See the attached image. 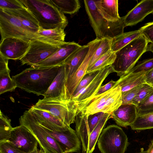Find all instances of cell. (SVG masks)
<instances>
[{"label":"cell","mask_w":153,"mask_h":153,"mask_svg":"<svg viewBox=\"0 0 153 153\" xmlns=\"http://www.w3.org/2000/svg\"><path fill=\"white\" fill-rule=\"evenodd\" d=\"M84 2L86 11L96 39H113L124 33V29L126 26L123 22V17L116 22L108 21L98 11L94 0H84Z\"/></svg>","instance_id":"277c9868"},{"label":"cell","mask_w":153,"mask_h":153,"mask_svg":"<svg viewBox=\"0 0 153 153\" xmlns=\"http://www.w3.org/2000/svg\"><path fill=\"white\" fill-rule=\"evenodd\" d=\"M139 29L148 42L153 44V22L146 24Z\"/></svg>","instance_id":"60d3db41"},{"label":"cell","mask_w":153,"mask_h":153,"mask_svg":"<svg viewBox=\"0 0 153 153\" xmlns=\"http://www.w3.org/2000/svg\"><path fill=\"white\" fill-rule=\"evenodd\" d=\"M141 35L140 29L123 33L113 39L111 51L117 52Z\"/></svg>","instance_id":"484cf974"},{"label":"cell","mask_w":153,"mask_h":153,"mask_svg":"<svg viewBox=\"0 0 153 153\" xmlns=\"http://www.w3.org/2000/svg\"><path fill=\"white\" fill-rule=\"evenodd\" d=\"M116 52L111 50L99 59L90 68L87 69L86 74L99 71L103 68L111 65L114 62L116 58Z\"/></svg>","instance_id":"83f0119b"},{"label":"cell","mask_w":153,"mask_h":153,"mask_svg":"<svg viewBox=\"0 0 153 153\" xmlns=\"http://www.w3.org/2000/svg\"><path fill=\"white\" fill-rule=\"evenodd\" d=\"M13 128L10 120L0 110V142L8 140Z\"/></svg>","instance_id":"836d02e7"},{"label":"cell","mask_w":153,"mask_h":153,"mask_svg":"<svg viewBox=\"0 0 153 153\" xmlns=\"http://www.w3.org/2000/svg\"><path fill=\"white\" fill-rule=\"evenodd\" d=\"M8 140L24 153L34 151L37 148L38 144L33 134L22 125L13 128Z\"/></svg>","instance_id":"30bf717a"},{"label":"cell","mask_w":153,"mask_h":153,"mask_svg":"<svg viewBox=\"0 0 153 153\" xmlns=\"http://www.w3.org/2000/svg\"><path fill=\"white\" fill-rule=\"evenodd\" d=\"M37 122L42 126L54 131L66 130L70 126L64 124L50 113L32 106L29 109Z\"/></svg>","instance_id":"d6986e66"},{"label":"cell","mask_w":153,"mask_h":153,"mask_svg":"<svg viewBox=\"0 0 153 153\" xmlns=\"http://www.w3.org/2000/svg\"><path fill=\"white\" fill-rule=\"evenodd\" d=\"M66 34L64 29L57 27L46 30L40 27L33 39L56 46H60L65 42Z\"/></svg>","instance_id":"7402d4cb"},{"label":"cell","mask_w":153,"mask_h":153,"mask_svg":"<svg viewBox=\"0 0 153 153\" xmlns=\"http://www.w3.org/2000/svg\"><path fill=\"white\" fill-rule=\"evenodd\" d=\"M0 152L1 153H24L15 146L7 140L0 142Z\"/></svg>","instance_id":"b9f144b4"},{"label":"cell","mask_w":153,"mask_h":153,"mask_svg":"<svg viewBox=\"0 0 153 153\" xmlns=\"http://www.w3.org/2000/svg\"><path fill=\"white\" fill-rule=\"evenodd\" d=\"M113 72H115L111 65L100 70L91 82L86 87L73 95L70 100L78 105L94 96L105 78L109 74Z\"/></svg>","instance_id":"8fae6325"},{"label":"cell","mask_w":153,"mask_h":153,"mask_svg":"<svg viewBox=\"0 0 153 153\" xmlns=\"http://www.w3.org/2000/svg\"><path fill=\"white\" fill-rule=\"evenodd\" d=\"M64 14H72L77 12L81 7L78 0H50Z\"/></svg>","instance_id":"f1b7e54d"},{"label":"cell","mask_w":153,"mask_h":153,"mask_svg":"<svg viewBox=\"0 0 153 153\" xmlns=\"http://www.w3.org/2000/svg\"><path fill=\"white\" fill-rule=\"evenodd\" d=\"M1 41L8 37H15L28 41L34 35L29 32L16 18L0 9Z\"/></svg>","instance_id":"ba28073f"},{"label":"cell","mask_w":153,"mask_h":153,"mask_svg":"<svg viewBox=\"0 0 153 153\" xmlns=\"http://www.w3.org/2000/svg\"><path fill=\"white\" fill-rule=\"evenodd\" d=\"M116 81L111 80L105 85L101 86L95 96L101 94L108 91L114 87Z\"/></svg>","instance_id":"7bdbcfd3"},{"label":"cell","mask_w":153,"mask_h":153,"mask_svg":"<svg viewBox=\"0 0 153 153\" xmlns=\"http://www.w3.org/2000/svg\"><path fill=\"white\" fill-rule=\"evenodd\" d=\"M146 151H144L143 150V151H141L140 152L138 153H146Z\"/></svg>","instance_id":"c3c4849f"},{"label":"cell","mask_w":153,"mask_h":153,"mask_svg":"<svg viewBox=\"0 0 153 153\" xmlns=\"http://www.w3.org/2000/svg\"><path fill=\"white\" fill-rule=\"evenodd\" d=\"M153 68V58L139 62L131 71L134 73L147 72Z\"/></svg>","instance_id":"f35d334b"},{"label":"cell","mask_w":153,"mask_h":153,"mask_svg":"<svg viewBox=\"0 0 153 153\" xmlns=\"http://www.w3.org/2000/svg\"><path fill=\"white\" fill-rule=\"evenodd\" d=\"M96 8L102 17L108 22H114L120 20L117 0H94Z\"/></svg>","instance_id":"603a6c76"},{"label":"cell","mask_w":153,"mask_h":153,"mask_svg":"<svg viewBox=\"0 0 153 153\" xmlns=\"http://www.w3.org/2000/svg\"><path fill=\"white\" fill-rule=\"evenodd\" d=\"M10 70L0 71V94L12 91L17 88L16 84L10 76Z\"/></svg>","instance_id":"d6a6232c"},{"label":"cell","mask_w":153,"mask_h":153,"mask_svg":"<svg viewBox=\"0 0 153 153\" xmlns=\"http://www.w3.org/2000/svg\"><path fill=\"white\" fill-rule=\"evenodd\" d=\"M147 151V153H153V140L151 141Z\"/></svg>","instance_id":"f6af8a7d"},{"label":"cell","mask_w":153,"mask_h":153,"mask_svg":"<svg viewBox=\"0 0 153 153\" xmlns=\"http://www.w3.org/2000/svg\"><path fill=\"white\" fill-rule=\"evenodd\" d=\"M60 66L30 67L12 76L17 87L37 96H44L58 74Z\"/></svg>","instance_id":"6da1fadb"},{"label":"cell","mask_w":153,"mask_h":153,"mask_svg":"<svg viewBox=\"0 0 153 153\" xmlns=\"http://www.w3.org/2000/svg\"><path fill=\"white\" fill-rule=\"evenodd\" d=\"M113 38H106L102 39L101 41L93 54L87 69L90 68L99 59L111 50Z\"/></svg>","instance_id":"1f68e13d"},{"label":"cell","mask_w":153,"mask_h":153,"mask_svg":"<svg viewBox=\"0 0 153 153\" xmlns=\"http://www.w3.org/2000/svg\"><path fill=\"white\" fill-rule=\"evenodd\" d=\"M42 126L56 141L64 153L80 151L81 142L76 131L70 126L66 130L60 131H53Z\"/></svg>","instance_id":"7c38bea8"},{"label":"cell","mask_w":153,"mask_h":153,"mask_svg":"<svg viewBox=\"0 0 153 153\" xmlns=\"http://www.w3.org/2000/svg\"><path fill=\"white\" fill-rule=\"evenodd\" d=\"M20 125L24 126L33 134L40 148L45 153H64L55 139L35 120L29 110L19 119Z\"/></svg>","instance_id":"8992f818"},{"label":"cell","mask_w":153,"mask_h":153,"mask_svg":"<svg viewBox=\"0 0 153 153\" xmlns=\"http://www.w3.org/2000/svg\"><path fill=\"white\" fill-rule=\"evenodd\" d=\"M99 71L88 74H87V75H85L79 84L72 97L79 91L87 86L95 77Z\"/></svg>","instance_id":"ab89813d"},{"label":"cell","mask_w":153,"mask_h":153,"mask_svg":"<svg viewBox=\"0 0 153 153\" xmlns=\"http://www.w3.org/2000/svg\"><path fill=\"white\" fill-rule=\"evenodd\" d=\"M144 84L137 86L126 92L122 93V104H132L134 98L142 88Z\"/></svg>","instance_id":"74e56055"},{"label":"cell","mask_w":153,"mask_h":153,"mask_svg":"<svg viewBox=\"0 0 153 153\" xmlns=\"http://www.w3.org/2000/svg\"><path fill=\"white\" fill-rule=\"evenodd\" d=\"M89 49V45L82 46L67 61L65 66L66 81L71 78L79 68L86 57Z\"/></svg>","instance_id":"cb8c5ba5"},{"label":"cell","mask_w":153,"mask_h":153,"mask_svg":"<svg viewBox=\"0 0 153 153\" xmlns=\"http://www.w3.org/2000/svg\"><path fill=\"white\" fill-rule=\"evenodd\" d=\"M30 42L15 37L5 38L0 42V54L8 59L20 60L27 52Z\"/></svg>","instance_id":"5bb4252c"},{"label":"cell","mask_w":153,"mask_h":153,"mask_svg":"<svg viewBox=\"0 0 153 153\" xmlns=\"http://www.w3.org/2000/svg\"><path fill=\"white\" fill-rule=\"evenodd\" d=\"M25 7L21 0H0V9L4 10H16Z\"/></svg>","instance_id":"8d00e7d4"},{"label":"cell","mask_w":153,"mask_h":153,"mask_svg":"<svg viewBox=\"0 0 153 153\" xmlns=\"http://www.w3.org/2000/svg\"><path fill=\"white\" fill-rule=\"evenodd\" d=\"M97 144L101 153H124L129 143L123 129L118 126L111 125L102 130Z\"/></svg>","instance_id":"5b68a950"},{"label":"cell","mask_w":153,"mask_h":153,"mask_svg":"<svg viewBox=\"0 0 153 153\" xmlns=\"http://www.w3.org/2000/svg\"><path fill=\"white\" fill-rule=\"evenodd\" d=\"M0 153H1L0 152Z\"/></svg>","instance_id":"816d5d0a"},{"label":"cell","mask_w":153,"mask_h":153,"mask_svg":"<svg viewBox=\"0 0 153 153\" xmlns=\"http://www.w3.org/2000/svg\"><path fill=\"white\" fill-rule=\"evenodd\" d=\"M146 82L153 87V68L145 74Z\"/></svg>","instance_id":"ee69618b"},{"label":"cell","mask_w":153,"mask_h":153,"mask_svg":"<svg viewBox=\"0 0 153 153\" xmlns=\"http://www.w3.org/2000/svg\"><path fill=\"white\" fill-rule=\"evenodd\" d=\"M149 43L142 35L116 52V58L111 66L118 76L120 77L131 70L146 52Z\"/></svg>","instance_id":"3957f363"},{"label":"cell","mask_w":153,"mask_h":153,"mask_svg":"<svg viewBox=\"0 0 153 153\" xmlns=\"http://www.w3.org/2000/svg\"><path fill=\"white\" fill-rule=\"evenodd\" d=\"M118 126L126 127L134 122L137 117V107L134 104L122 105L111 115Z\"/></svg>","instance_id":"ffe728a7"},{"label":"cell","mask_w":153,"mask_h":153,"mask_svg":"<svg viewBox=\"0 0 153 153\" xmlns=\"http://www.w3.org/2000/svg\"><path fill=\"white\" fill-rule=\"evenodd\" d=\"M152 13H153V0H142L123 16L124 25L126 27L134 25Z\"/></svg>","instance_id":"ac0fdd59"},{"label":"cell","mask_w":153,"mask_h":153,"mask_svg":"<svg viewBox=\"0 0 153 153\" xmlns=\"http://www.w3.org/2000/svg\"><path fill=\"white\" fill-rule=\"evenodd\" d=\"M110 114H107L100 121L89 135L88 140V150L87 152L92 153L95 149V146L99 136L107 121L111 118Z\"/></svg>","instance_id":"f546056e"},{"label":"cell","mask_w":153,"mask_h":153,"mask_svg":"<svg viewBox=\"0 0 153 153\" xmlns=\"http://www.w3.org/2000/svg\"><path fill=\"white\" fill-rule=\"evenodd\" d=\"M33 106L48 111L67 126L74 123L77 113V106L74 102H66L43 98Z\"/></svg>","instance_id":"52a82bcc"},{"label":"cell","mask_w":153,"mask_h":153,"mask_svg":"<svg viewBox=\"0 0 153 153\" xmlns=\"http://www.w3.org/2000/svg\"><path fill=\"white\" fill-rule=\"evenodd\" d=\"M115 85L108 91L95 95L77 105V113L89 116L99 112H102L106 102L115 91Z\"/></svg>","instance_id":"e0dca14e"},{"label":"cell","mask_w":153,"mask_h":153,"mask_svg":"<svg viewBox=\"0 0 153 153\" xmlns=\"http://www.w3.org/2000/svg\"><path fill=\"white\" fill-rule=\"evenodd\" d=\"M66 75L64 65L60 66L58 74L45 93L44 98L68 101L66 88Z\"/></svg>","instance_id":"2e32d148"},{"label":"cell","mask_w":153,"mask_h":153,"mask_svg":"<svg viewBox=\"0 0 153 153\" xmlns=\"http://www.w3.org/2000/svg\"><path fill=\"white\" fill-rule=\"evenodd\" d=\"M130 126L137 131L153 128V114L137 116Z\"/></svg>","instance_id":"4dcf8cb0"},{"label":"cell","mask_w":153,"mask_h":153,"mask_svg":"<svg viewBox=\"0 0 153 153\" xmlns=\"http://www.w3.org/2000/svg\"><path fill=\"white\" fill-rule=\"evenodd\" d=\"M85 153H88V152H86Z\"/></svg>","instance_id":"f907efd6"},{"label":"cell","mask_w":153,"mask_h":153,"mask_svg":"<svg viewBox=\"0 0 153 153\" xmlns=\"http://www.w3.org/2000/svg\"><path fill=\"white\" fill-rule=\"evenodd\" d=\"M147 153V151H146V153Z\"/></svg>","instance_id":"681fc988"},{"label":"cell","mask_w":153,"mask_h":153,"mask_svg":"<svg viewBox=\"0 0 153 153\" xmlns=\"http://www.w3.org/2000/svg\"><path fill=\"white\" fill-rule=\"evenodd\" d=\"M146 51H151L153 53V44L150 43L149 45H148Z\"/></svg>","instance_id":"bcb514c9"},{"label":"cell","mask_w":153,"mask_h":153,"mask_svg":"<svg viewBox=\"0 0 153 153\" xmlns=\"http://www.w3.org/2000/svg\"><path fill=\"white\" fill-rule=\"evenodd\" d=\"M35 16L40 27L49 30L57 27L65 29L68 24L64 14L50 0H21Z\"/></svg>","instance_id":"7a4b0ae2"},{"label":"cell","mask_w":153,"mask_h":153,"mask_svg":"<svg viewBox=\"0 0 153 153\" xmlns=\"http://www.w3.org/2000/svg\"><path fill=\"white\" fill-rule=\"evenodd\" d=\"M29 153H45L43 150L40 149H38L37 148L34 151Z\"/></svg>","instance_id":"7dc6e473"},{"label":"cell","mask_w":153,"mask_h":153,"mask_svg":"<svg viewBox=\"0 0 153 153\" xmlns=\"http://www.w3.org/2000/svg\"><path fill=\"white\" fill-rule=\"evenodd\" d=\"M60 46L52 45L33 39L30 41L27 52L20 60L22 65L34 66L50 57Z\"/></svg>","instance_id":"9c48e42d"},{"label":"cell","mask_w":153,"mask_h":153,"mask_svg":"<svg viewBox=\"0 0 153 153\" xmlns=\"http://www.w3.org/2000/svg\"><path fill=\"white\" fill-rule=\"evenodd\" d=\"M146 73H134L130 71L120 76L119 79L116 81L115 85L120 87L122 93L126 92L137 86L146 83Z\"/></svg>","instance_id":"d4e9b609"},{"label":"cell","mask_w":153,"mask_h":153,"mask_svg":"<svg viewBox=\"0 0 153 153\" xmlns=\"http://www.w3.org/2000/svg\"><path fill=\"white\" fill-rule=\"evenodd\" d=\"M153 93V87L145 83L134 98L132 104L137 106L145 101Z\"/></svg>","instance_id":"e575fe53"},{"label":"cell","mask_w":153,"mask_h":153,"mask_svg":"<svg viewBox=\"0 0 153 153\" xmlns=\"http://www.w3.org/2000/svg\"><path fill=\"white\" fill-rule=\"evenodd\" d=\"M116 86L115 91L106 102L102 111L104 113L111 114L122 104L121 88L119 85Z\"/></svg>","instance_id":"4316f807"},{"label":"cell","mask_w":153,"mask_h":153,"mask_svg":"<svg viewBox=\"0 0 153 153\" xmlns=\"http://www.w3.org/2000/svg\"><path fill=\"white\" fill-rule=\"evenodd\" d=\"M3 10L18 19L23 25L34 36L39 30L40 27L36 17L26 7L16 10Z\"/></svg>","instance_id":"44dd1931"},{"label":"cell","mask_w":153,"mask_h":153,"mask_svg":"<svg viewBox=\"0 0 153 153\" xmlns=\"http://www.w3.org/2000/svg\"><path fill=\"white\" fill-rule=\"evenodd\" d=\"M137 106V116L153 114V93Z\"/></svg>","instance_id":"d590c367"},{"label":"cell","mask_w":153,"mask_h":153,"mask_svg":"<svg viewBox=\"0 0 153 153\" xmlns=\"http://www.w3.org/2000/svg\"><path fill=\"white\" fill-rule=\"evenodd\" d=\"M82 46L74 42H65L50 57L32 67L46 68L63 65Z\"/></svg>","instance_id":"4fadbf2b"},{"label":"cell","mask_w":153,"mask_h":153,"mask_svg":"<svg viewBox=\"0 0 153 153\" xmlns=\"http://www.w3.org/2000/svg\"><path fill=\"white\" fill-rule=\"evenodd\" d=\"M101 40L96 38L88 43L89 45V49L84 60L74 75L66 81V88L68 101L70 100L77 86L85 75L91 58L99 46Z\"/></svg>","instance_id":"9a60e30c"}]
</instances>
